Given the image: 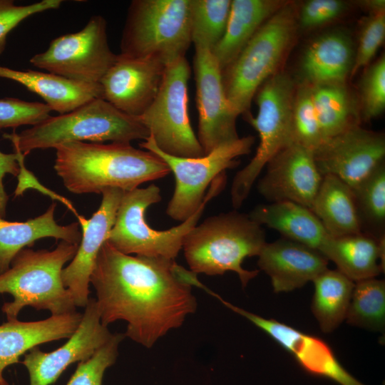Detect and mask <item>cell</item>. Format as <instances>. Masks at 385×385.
Here are the masks:
<instances>
[{
	"label": "cell",
	"instance_id": "1",
	"mask_svg": "<svg viewBox=\"0 0 385 385\" xmlns=\"http://www.w3.org/2000/svg\"><path fill=\"white\" fill-rule=\"evenodd\" d=\"M192 273L175 260L125 255L106 241L90 279L101 323L125 321L124 336L150 348L195 311Z\"/></svg>",
	"mask_w": 385,
	"mask_h": 385
},
{
	"label": "cell",
	"instance_id": "2",
	"mask_svg": "<svg viewBox=\"0 0 385 385\" xmlns=\"http://www.w3.org/2000/svg\"><path fill=\"white\" fill-rule=\"evenodd\" d=\"M55 149L56 173L75 194L101 193L110 188L130 191L170 173L160 157L130 143L76 141Z\"/></svg>",
	"mask_w": 385,
	"mask_h": 385
},
{
	"label": "cell",
	"instance_id": "3",
	"mask_svg": "<svg viewBox=\"0 0 385 385\" xmlns=\"http://www.w3.org/2000/svg\"><path fill=\"white\" fill-rule=\"evenodd\" d=\"M149 136L140 118L127 115L100 98L69 113L50 116L20 133L3 135L12 143L14 150L24 155L35 149L55 148L67 142L130 143Z\"/></svg>",
	"mask_w": 385,
	"mask_h": 385
},
{
	"label": "cell",
	"instance_id": "4",
	"mask_svg": "<svg viewBox=\"0 0 385 385\" xmlns=\"http://www.w3.org/2000/svg\"><path fill=\"white\" fill-rule=\"evenodd\" d=\"M266 243L262 226L248 215L231 211L211 216L185 236L182 248L190 271L207 275L235 272L242 287L259 270H247L246 257L258 256Z\"/></svg>",
	"mask_w": 385,
	"mask_h": 385
},
{
	"label": "cell",
	"instance_id": "5",
	"mask_svg": "<svg viewBox=\"0 0 385 385\" xmlns=\"http://www.w3.org/2000/svg\"><path fill=\"white\" fill-rule=\"evenodd\" d=\"M78 245L61 242L52 250L22 249L10 267L0 274V294L14 299L1 308L7 321L17 319L21 310L30 306L45 309L51 315L76 311V305L61 277L64 265L75 256Z\"/></svg>",
	"mask_w": 385,
	"mask_h": 385
},
{
	"label": "cell",
	"instance_id": "6",
	"mask_svg": "<svg viewBox=\"0 0 385 385\" xmlns=\"http://www.w3.org/2000/svg\"><path fill=\"white\" fill-rule=\"evenodd\" d=\"M225 183V174L218 175L197 210L180 225L163 231L151 228L145 219L148 207L161 200L160 188L151 184L145 188L125 191L106 241L125 255L175 260L185 236L197 224L207 203L222 190Z\"/></svg>",
	"mask_w": 385,
	"mask_h": 385
},
{
	"label": "cell",
	"instance_id": "7",
	"mask_svg": "<svg viewBox=\"0 0 385 385\" xmlns=\"http://www.w3.org/2000/svg\"><path fill=\"white\" fill-rule=\"evenodd\" d=\"M296 28L294 8L291 3H285L258 29L234 62L222 71L225 94L237 116L249 113L257 90L277 73Z\"/></svg>",
	"mask_w": 385,
	"mask_h": 385
},
{
	"label": "cell",
	"instance_id": "8",
	"mask_svg": "<svg viewBox=\"0 0 385 385\" xmlns=\"http://www.w3.org/2000/svg\"><path fill=\"white\" fill-rule=\"evenodd\" d=\"M190 0H133L128 9L120 54L153 57L166 65L185 57L190 45Z\"/></svg>",
	"mask_w": 385,
	"mask_h": 385
},
{
	"label": "cell",
	"instance_id": "9",
	"mask_svg": "<svg viewBox=\"0 0 385 385\" xmlns=\"http://www.w3.org/2000/svg\"><path fill=\"white\" fill-rule=\"evenodd\" d=\"M295 90L289 76L277 73L255 93L258 113L254 118L247 113L245 117L257 131L260 143L253 158L233 179L230 193L235 209L242 205L267 164L293 142L292 114Z\"/></svg>",
	"mask_w": 385,
	"mask_h": 385
},
{
	"label": "cell",
	"instance_id": "10",
	"mask_svg": "<svg viewBox=\"0 0 385 385\" xmlns=\"http://www.w3.org/2000/svg\"><path fill=\"white\" fill-rule=\"evenodd\" d=\"M190 76V67L185 56L168 64L155 98L140 118L163 153L182 158H199L205 154L189 118Z\"/></svg>",
	"mask_w": 385,
	"mask_h": 385
},
{
	"label": "cell",
	"instance_id": "11",
	"mask_svg": "<svg viewBox=\"0 0 385 385\" xmlns=\"http://www.w3.org/2000/svg\"><path fill=\"white\" fill-rule=\"evenodd\" d=\"M255 137L247 135L220 145L199 158H182L163 153L151 136L141 142L140 148L160 157L174 174L175 185L166 212L171 218L183 222L199 207L210 183L227 169L239 165L237 158L251 152Z\"/></svg>",
	"mask_w": 385,
	"mask_h": 385
},
{
	"label": "cell",
	"instance_id": "12",
	"mask_svg": "<svg viewBox=\"0 0 385 385\" xmlns=\"http://www.w3.org/2000/svg\"><path fill=\"white\" fill-rule=\"evenodd\" d=\"M117 56L108 44L106 19L93 15L81 30L53 39L44 52L31 58L30 63L70 80L100 83Z\"/></svg>",
	"mask_w": 385,
	"mask_h": 385
},
{
	"label": "cell",
	"instance_id": "13",
	"mask_svg": "<svg viewBox=\"0 0 385 385\" xmlns=\"http://www.w3.org/2000/svg\"><path fill=\"white\" fill-rule=\"evenodd\" d=\"M193 69L198 111V141L207 154L221 144L237 140V115L227 98L222 71L210 50L195 47Z\"/></svg>",
	"mask_w": 385,
	"mask_h": 385
},
{
	"label": "cell",
	"instance_id": "14",
	"mask_svg": "<svg viewBox=\"0 0 385 385\" xmlns=\"http://www.w3.org/2000/svg\"><path fill=\"white\" fill-rule=\"evenodd\" d=\"M312 152L323 176H335L354 188L384 163L385 138L381 133L357 125L326 140Z\"/></svg>",
	"mask_w": 385,
	"mask_h": 385
},
{
	"label": "cell",
	"instance_id": "15",
	"mask_svg": "<svg viewBox=\"0 0 385 385\" xmlns=\"http://www.w3.org/2000/svg\"><path fill=\"white\" fill-rule=\"evenodd\" d=\"M75 332L61 346L51 352L36 346L24 354L30 385H51L71 364L87 360L113 336L101 321L96 300L89 298Z\"/></svg>",
	"mask_w": 385,
	"mask_h": 385
},
{
	"label": "cell",
	"instance_id": "16",
	"mask_svg": "<svg viewBox=\"0 0 385 385\" xmlns=\"http://www.w3.org/2000/svg\"><path fill=\"white\" fill-rule=\"evenodd\" d=\"M227 308L245 317L289 352L299 365L315 376L339 385H364L340 364L331 346L321 338L301 332L274 319H266L236 307L217 294Z\"/></svg>",
	"mask_w": 385,
	"mask_h": 385
},
{
	"label": "cell",
	"instance_id": "17",
	"mask_svg": "<svg viewBox=\"0 0 385 385\" xmlns=\"http://www.w3.org/2000/svg\"><path fill=\"white\" fill-rule=\"evenodd\" d=\"M166 66L156 58L118 54L100 81L103 98L121 112L140 118L155 98Z\"/></svg>",
	"mask_w": 385,
	"mask_h": 385
},
{
	"label": "cell",
	"instance_id": "18",
	"mask_svg": "<svg viewBox=\"0 0 385 385\" xmlns=\"http://www.w3.org/2000/svg\"><path fill=\"white\" fill-rule=\"evenodd\" d=\"M259 193L270 202H293L311 209L323 180L312 150L292 142L266 165Z\"/></svg>",
	"mask_w": 385,
	"mask_h": 385
},
{
	"label": "cell",
	"instance_id": "19",
	"mask_svg": "<svg viewBox=\"0 0 385 385\" xmlns=\"http://www.w3.org/2000/svg\"><path fill=\"white\" fill-rule=\"evenodd\" d=\"M124 192L113 188L104 190L101 205L90 219L77 216L82 228L81 242L71 263L61 272L63 283L76 307H85L89 300L91 276L100 250L114 225Z\"/></svg>",
	"mask_w": 385,
	"mask_h": 385
},
{
	"label": "cell",
	"instance_id": "20",
	"mask_svg": "<svg viewBox=\"0 0 385 385\" xmlns=\"http://www.w3.org/2000/svg\"><path fill=\"white\" fill-rule=\"evenodd\" d=\"M257 257L276 293L300 288L328 269L329 260L321 252L284 237L266 242Z\"/></svg>",
	"mask_w": 385,
	"mask_h": 385
},
{
	"label": "cell",
	"instance_id": "21",
	"mask_svg": "<svg viewBox=\"0 0 385 385\" xmlns=\"http://www.w3.org/2000/svg\"><path fill=\"white\" fill-rule=\"evenodd\" d=\"M82 314L73 312L34 322L18 319L0 325V383L9 385L4 378V369L18 364L27 351L39 344L68 339L78 328Z\"/></svg>",
	"mask_w": 385,
	"mask_h": 385
},
{
	"label": "cell",
	"instance_id": "22",
	"mask_svg": "<svg viewBox=\"0 0 385 385\" xmlns=\"http://www.w3.org/2000/svg\"><path fill=\"white\" fill-rule=\"evenodd\" d=\"M354 56L351 39L346 33L334 31L319 36L308 45L302 57V83H345L351 73Z\"/></svg>",
	"mask_w": 385,
	"mask_h": 385
},
{
	"label": "cell",
	"instance_id": "23",
	"mask_svg": "<svg viewBox=\"0 0 385 385\" xmlns=\"http://www.w3.org/2000/svg\"><path fill=\"white\" fill-rule=\"evenodd\" d=\"M0 78L23 85L60 114L69 113L93 99L103 98L100 83L79 82L48 72L18 71L0 66Z\"/></svg>",
	"mask_w": 385,
	"mask_h": 385
},
{
	"label": "cell",
	"instance_id": "24",
	"mask_svg": "<svg viewBox=\"0 0 385 385\" xmlns=\"http://www.w3.org/2000/svg\"><path fill=\"white\" fill-rule=\"evenodd\" d=\"M320 252L354 282L374 278L384 272L385 238L364 232L329 237Z\"/></svg>",
	"mask_w": 385,
	"mask_h": 385
},
{
	"label": "cell",
	"instance_id": "25",
	"mask_svg": "<svg viewBox=\"0 0 385 385\" xmlns=\"http://www.w3.org/2000/svg\"><path fill=\"white\" fill-rule=\"evenodd\" d=\"M56 204L42 215L25 222H11L0 217V274L6 272L14 257L41 238L53 237L79 245L82 234L79 223L60 225L54 219Z\"/></svg>",
	"mask_w": 385,
	"mask_h": 385
},
{
	"label": "cell",
	"instance_id": "26",
	"mask_svg": "<svg viewBox=\"0 0 385 385\" xmlns=\"http://www.w3.org/2000/svg\"><path fill=\"white\" fill-rule=\"evenodd\" d=\"M285 1L232 0L225 31L211 51L222 71L232 64L263 25Z\"/></svg>",
	"mask_w": 385,
	"mask_h": 385
},
{
	"label": "cell",
	"instance_id": "27",
	"mask_svg": "<svg viewBox=\"0 0 385 385\" xmlns=\"http://www.w3.org/2000/svg\"><path fill=\"white\" fill-rule=\"evenodd\" d=\"M248 215L260 225H266L277 230L283 237L319 252L330 237L310 209L293 202L260 205Z\"/></svg>",
	"mask_w": 385,
	"mask_h": 385
},
{
	"label": "cell",
	"instance_id": "28",
	"mask_svg": "<svg viewBox=\"0 0 385 385\" xmlns=\"http://www.w3.org/2000/svg\"><path fill=\"white\" fill-rule=\"evenodd\" d=\"M310 210L332 237L361 232L352 188L335 176L323 177Z\"/></svg>",
	"mask_w": 385,
	"mask_h": 385
},
{
	"label": "cell",
	"instance_id": "29",
	"mask_svg": "<svg viewBox=\"0 0 385 385\" xmlns=\"http://www.w3.org/2000/svg\"><path fill=\"white\" fill-rule=\"evenodd\" d=\"M309 86L323 143L359 125L354 98L345 83Z\"/></svg>",
	"mask_w": 385,
	"mask_h": 385
},
{
	"label": "cell",
	"instance_id": "30",
	"mask_svg": "<svg viewBox=\"0 0 385 385\" xmlns=\"http://www.w3.org/2000/svg\"><path fill=\"white\" fill-rule=\"evenodd\" d=\"M312 282V313L322 332H332L346 319L355 282L339 270L329 269Z\"/></svg>",
	"mask_w": 385,
	"mask_h": 385
},
{
	"label": "cell",
	"instance_id": "31",
	"mask_svg": "<svg viewBox=\"0 0 385 385\" xmlns=\"http://www.w3.org/2000/svg\"><path fill=\"white\" fill-rule=\"evenodd\" d=\"M352 190L361 232L385 238V163Z\"/></svg>",
	"mask_w": 385,
	"mask_h": 385
},
{
	"label": "cell",
	"instance_id": "32",
	"mask_svg": "<svg viewBox=\"0 0 385 385\" xmlns=\"http://www.w3.org/2000/svg\"><path fill=\"white\" fill-rule=\"evenodd\" d=\"M345 319L350 325L384 332V280L374 277L355 282Z\"/></svg>",
	"mask_w": 385,
	"mask_h": 385
},
{
	"label": "cell",
	"instance_id": "33",
	"mask_svg": "<svg viewBox=\"0 0 385 385\" xmlns=\"http://www.w3.org/2000/svg\"><path fill=\"white\" fill-rule=\"evenodd\" d=\"M230 0H190V36L195 47L211 51L226 29Z\"/></svg>",
	"mask_w": 385,
	"mask_h": 385
},
{
	"label": "cell",
	"instance_id": "34",
	"mask_svg": "<svg viewBox=\"0 0 385 385\" xmlns=\"http://www.w3.org/2000/svg\"><path fill=\"white\" fill-rule=\"evenodd\" d=\"M292 128L293 142L312 151L323 143L309 84L302 83L296 88L292 105Z\"/></svg>",
	"mask_w": 385,
	"mask_h": 385
},
{
	"label": "cell",
	"instance_id": "35",
	"mask_svg": "<svg viewBox=\"0 0 385 385\" xmlns=\"http://www.w3.org/2000/svg\"><path fill=\"white\" fill-rule=\"evenodd\" d=\"M124 334H115L95 354L81 361L66 385H102L106 370L116 361Z\"/></svg>",
	"mask_w": 385,
	"mask_h": 385
},
{
	"label": "cell",
	"instance_id": "36",
	"mask_svg": "<svg viewBox=\"0 0 385 385\" xmlns=\"http://www.w3.org/2000/svg\"><path fill=\"white\" fill-rule=\"evenodd\" d=\"M363 118L370 120L380 115L385 108V58L381 56L364 74L361 85Z\"/></svg>",
	"mask_w": 385,
	"mask_h": 385
},
{
	"label": "cell",
	"instance_id": "37",
	"mask_svg": "<svg viewBox=\"0 0 385 385\" xmlns=\"http://www.w3.org/2000/svg\"><path fill=\"white\" fill-rule=\"evenodd\" d=\"M52 111L46 103L29 102L15 98L0 99V130L21 125H35L48 117Z\"/></svg>",
	"mask_w": 385,
	"mask_h": 385
},
{
	"label": "cell",
	"instance_id": "38",
	"mask_svg": "<svg viewBox=\"0 0 385 385\" xmlns=\"http://www.w3.org/2000/svg\"><path fill=\"white\" fill-rule=\"evenodd\" d=\"M385 37V12L369 14L361 29L351 76L367 66Z\"/></svg>",
	"mask_w": 385,
	"mask_h": 385
},
{
	"label": "cell",
	"instance_id": "39",
	"mask_svg": "<svg viewBox=\"0 0 385 385\" xmlns=\"http://www.w3.org/2000/svg\"><path fill=\"white\" fill-rule=\"evenodd\" d=\"M61 0H42L26 6H17L12 0H0V55L6 48L8 34L28 17L59 8Z\"/></svg>",
	"mask_w": 385,
	"mask_h": 385
},
{
	"label": "cell",
	"instance_id": "40",
	"mask_svg": "<svg viewBox=\"0 0 385 385\" xmlns=\"http://www.w3.org/2000/svg\"><path fill=\"white\" fill-rule=\"evenodd\" d=\"M348 7V4L341 0L307 1L299 12V25L303 29L320 27L341 16Z\"/></svg>",
	"mask_w": 385,
	"mask_h": 385
},
{
	"label": "cell",
	"instance_id": "41",
	"mask_svg": "<svg viewBox=\"0 0 385 385\" xmlns=\"http://www.w3.org/2000/svg\"><path fill=\"white\" fill-rule=\"evenodd\" d=\"M21 168L18 160V153H4L0 151V217L6 215L9 196L6 192L4 179L6 174L19 176Z\"/></svg>",
	"mask_w": 385,
	"mask_h": 385
},
{
	"label": "cell",
	"instance_id": "42",
	"mask_svg": "<svg viewBox=\"0 0 385 385\" xmlns=\"http://www.w3.org/2000/svg\"><path fill=\"white\" fill-rule=\"evenodd\" d=\"M359 4L365 9L369 14L385 12L384 0H364L358 1Z\"/></svg>",
	"mask_w": 385,
	"mask_h": 385
},
{
	"label": "cell",
	"instance_id": "43",
	"mask_svg": "<svg viewBox=\"0 0 385 385\" xmlns=\"http://www.w3.org/2000/svg\"><path fill=\"white\" fill-rule=\"evenodd\" d=\"M0 385H1V384L0 383Z\"/></svg>",
	"mask_w": 385,
	"mask_h": 385
}]
</instances>
